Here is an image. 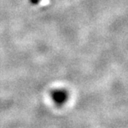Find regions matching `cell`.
<instances>
[{
  "mask_svg": "<svg viewBox=\"0 0 128 128\" xmlns=\"http://www.w3.org/2000/svg\"><path fill=\"white\" fill-rule=\"evenodd\" d=\"M51 98L55 104L62 106L67 101L69 94L67 90L64 89H56L51 92Z\"/></svg>",
  "mask_w": 128,
  "mask_h": 128,
  "instance_id": "cell-1",
  "label": "cell"
}]
</instances>
